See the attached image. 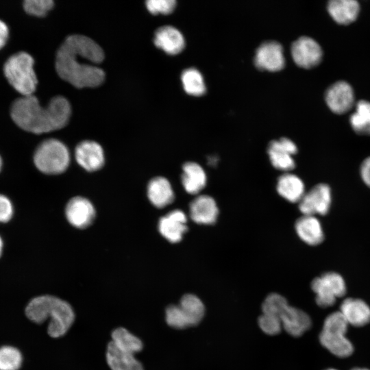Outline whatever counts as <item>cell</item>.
<instances>
[{
  "mask_svg": "<svg viewBox=\"0 0 370 370\" xmlns=\"http://www.w3.org/2000/svg\"><path fill=\"white\" fill-rule=\"evenodd\" d=\"M158 230L168 241L175 243L180 242L187 231V217L181 210H174L160 218Z\"/></svg>",
  "mask_w": 370,
  "mask_h": 370,
  "instance_id": "cell-15",
  "label": "cell"
},
{
  "mask_svg": "<svg viewBox=\"0 0 370 370\" xmlns=\"http://www.w3.org/2000/svg\"><path fill=\"white\" fill-rule=\"evenodd\" d=\"M53 7L52 0H26L23 4L27 13L38 17L45 16Z\"/></svg>",
  "mask_w": 370,
  "mask_h": 370,
  "instance_id": "cell-33",
  "label": "cell"
},
{
  "mask_svg": "<svg viewBox=\"0 0 370 370\" xmlns=\"http://www.w3.org/2000/svg\"><path fill=\"white\" fill-rule=\"evenodd\" d=\"M298 204L303 215H325L331 207V188L327 184H318L306 192Z\"/></svg>",
  "mask_w": 370,
  "mask_h": 370,
  "instance_id": "cell-8",
  "label": "cell"
},
{
  "mask_svg": "<svg viewBox=\"0 0 370 370\" xmlns=\"http://www.w3.org/2000/svg\"><path fill=\"white\" fill-rule=\"evenodd\" d=\"M147 196L151 203L162 208L173 201L175 195L169 181L164 177H156L147 186Z\"/></svg>",
  "mask_w": 370,
  "mask_h": 370,
  "instance_id": "cell-23",
  "label": "cell"
},
{
  "mask_svg": "<svg viewBox=\"0 0 370 370\" xmlns=\"http://www.w3.org/2000/svg\"><path fill=\"white\" fill-rule=\"evenodd\" d=\"M178 305L186 316L191 326L198 324L204 317L205 306L195 295L186 294L183 295Z\"/></svg>",
  "mask_w": 370,
  "mask_h": 370,
  "instance_id": "cell-26",
  "label": "cell"
},
{
  "mask_svg": "<svg viewBox=\"0 0 370 370\" xmlns=\"http://www.w3.org/2000/svg\"><path fill=\"white\" fill-rule=\"evenodd\" d=\"M328 11L337 23L348 25L357 18L360 5L355 0H332L328 2Z\"/></svg>",
  "mask_w": 370,
  "mask_h": 370,
  "instance_id": "cell-24",
  "label": "cell"
},
{
  "mask_svg": "<svg viewBox=\"0 0 370 370\" xmlns=\"http://www.w3.org/2000/svg\"><path fill=\"white\" fill-rule=\"evenodd\" d=\"M325 370H338V369H334V368H328V369H326Z\"/></svg>",
  "mask_w": 370,
  "mask_h": 370,
  "instance_id": "cell-41",
  "label": "cell"
},
{
  "mask_svg": "<svg viewBox=\"0 0 370 370\" xmlns=\"http://www.w3.org/2000/svg\"><path fill=\"white\" fill-rule=\"evenodd\" d=\"M295 229L299 238L309 245H318L324 240L321 223L316 216L302 215L297 219Z\"/></svg>",
  "mask_w": 370,
  "mask_h": 370,
  "instance_id": "cell-19",
  "label": "cell"
},
{
  "mask_svg": "<svg viewBox=\"0 0 370 370\" xmlns=\"http://www.w3.org/2000/svg\"><path fill=\"white\" fill-rule=\"evenodd\" d=\"M71 108L69 101L57 96L47 106H41L34 95L18 98L12 105L10 114L21 129L34 133H47L64 127L69 122Z\"/></svg>",
  "mask_w": 370,
  "mask_h": 370,
  "instance_id": "cell-2",
  "label": "cell"
},
{
  "mask_svg": "<svg viewBox=\"0 0 370 370\" xmlns=\"http://www.w3.org/2000/svg\"><path fill=\"white\" fill-rule=\"evenodd\" d=\"M77 163L88 171L100 169L104 164V154L101 146L97 142L84 140L75 148Z\"/></svg>",
  "mask_w": 370,
  "mask_h": 370,
  "instance_id": "cell-17",
  "label": "cell"
},
{
  "mask_svg": "<svg viewBox=\"0 0 370 370\" xmlns=\"http://www.w3.org/2000/svg\"><path fill=\"white\" fill-rule=\"evenodd\" d=\"M145 3L148 11L155 15L170 14L176 6L175 0H149Z\"/></svg>",
  "mask_w": 370,
  "mask_h": 370,
  "instance_id": "cell-34",
  "label": "cell"
},
{
  "mask_svg": "<svg viewBox=\"0 0 370 370\" xmlns=\"http://www.w3.org/2000/svg\"><path fill=\"white\" fill-rule=\"evenodd\" d=\"M154 45L168 54L175 55L184 48L185 40L182 33L173 26L158 28L153 38Z\"/></svg>",
  "mask_w": 370,
  "mask_h": 370,
  "instance_id": "cell-20",
  "label": "cell"
},
{
  "mask_svg": "<svg viewBox=\"0 0 370 370\" xmlns=\"http://www.w3.org/2000/svg\"><path fill=\"white\" fill-rule=\"evenodd\" d=\"M103 59V49L93 40L71 35L57 52L56 69L62 79L77 88L97 87L104 81L105 73L95 64Z\"/></svg>",
  "mask_w": 370,
  "mask_h": 370,
  "instance_id": "cell-1",
  "label": "cell"
},
{
  "mask_svg": "<svg viewBox=\"0 0 370 370\" xmlns=\"http://www.w3.org/2000/svg\"><path fill=\"white\" fill-rule=\"evenodd\" d=\"M112 342L121 351L134 354L143 349L141 341L125 328H119L112 333Z\"/></svg>",
  "mask_w": 370,
  "mask_h": 370,
  "instance_id": "cell-28",
  "label": "cell"
},
{
  "mask_svg": "<svg viewBox=\"0 0 370 370\" xmlns=\"http://www.w3.org/2000/svg\"><path fill=\"white\" fill-rule=\"evenodd\" d=\"M8 37V28L6 24L0 20V49L5 45Z\"/></svg>",
  "mask_w": 370,
  "mask_h": 370,
  "instance_id": "cell-37",
  "label": "cell"
},
{
  "mask_svg": "<svg viewBox=\"0 0 370 370\" xmlns=\"http://www.w3.org/2000/svg\"><path fill=\"white\" fill-rule=\"evenodd\" d=\"M350 370H370V369L367 368L354 367Z\"/></svg>",
  "mask_w": 370,
  "mask_h": 370,
  "instance_id": "cell-39",
  "label": "cell"
},
{
  "mask_svg": "<svg viewBox=\"0 0 370 370\" xmlns=\"http://www.w3.org/2000/svg\"><path fill=\"white\" fill-rule=\"evenodd\" d=\"M181 80L184 90L189 95L200 96L206 90L201 73L195 68H188L183 71Z\"/></svg>",
  "mask_w": 370,
  "mask_h": 370,
  "instance_id": "cell-29",
  "label": "cell"
},
{
  "mask_svg": "<svg viewBox=\"0 0 370 370\" xmlns=\"http://www.w3.org/2000/svg\"><path fill=\"white\" fill-rule=\"evenodd\" d=\"M34 59L25 52L12 56L5 63L3 71L10 85L23 96L33 95L38 80Z\"/></svg>",
  "mask_w": 370,
  "mask_h": 370,
  "instance_id": "cell-5",
  "label": "cell"
},
{
  "mask_svg": "<svg viewBox=\"0 0 370 370\" xmlns=\"http://www.w3.org/2000/svg\"><path fill=\"white\" fill-rule=\"evenodd\" d=\"M349 324L339 311L334 312L324 320L319 341L335 356L347 358L354 352V346L345 334Z\"/></svg>",
  "mask_w": 370,
  "mask_h": 370,
  "instance_id": "cell-4",
  "label": "cell"
},
{
  "mask_svg": "<svg viewBox=\"0 0 370 370\" xmlns=\"http://www.w3.org/2000/svg\"><path fill=\"white\" fill-rule=\"evenodd\" d=\"M65 214L68 221L74 227L86 228L93 221L95 210L91 202L82 197H75L67 204Z\"/></svg>",
  "mask_w": 370,
  "mask_h": 370,
  "instance_id": "cell-14",
  "label": "cell"
},
{
  "mask_svg": "<svg viewBox=\"0 0 370 370\" xmlns=\"http://www.w3.org/2000/svg\"><path fill=\"white\" fill-rule=\"evenodd\" d=\"M1 167H2V160H1V158L0 156V171H1Z\"/></svg>",
  "mask_w": 370,
  "mask_h": 370,
  "instance_id": "cell-40",
  "label": "cell"
},
{
  "mask_svg": "<svg viewBox=\"0 0 370 370\" xmlns=\"http://www.w3.org/2000/svg\"><path fill=\"white\" fill-rule=\"evenodd\" d=\"M181 180L188 193L197 195L206 186L207 176L200 164L195 162H187L182 166Z\"/></svg>",
  "mask_w": 370,
  "mask_h": 370,
  "instance_id": "cell-22",
  "label": "cell"
},
{
  "mask_svg": "<svg viewBox=\"0 0 370 370\" xmlns=\"http://www.w3.org/2000/svg\"><path fill=\"white\" fill-rule=\"evenodd\" d=\"M282 328L290 335L298 337L308 330L312 325L310 316L304 311L290 306H284L278 314Z\"/></svg>",
  "mask_w": 370,
  "mask_h": 370,
  "instance_id": "cell-13",
  "label": "cell"
},
{
  "mask_svg": "<svg viewBox=\"0 0 370 370\" xmlns=\"http://www.w3.org/2000/svg\"><path fill=\"white\" fill-rule=\"evenodd\" d=\"M165 319L169 325L176 329H184L191 326L179 305H171L166 308Z\"/></svg>",
  "mask_w": 370,
  "mask_h": 370,
  "instance_id": "cell-31",
  "label": "cell"
},
{
  "mask_svg": "<svg viewBox=\"0 0 370 370\" xmlns=\"http://www.w3.org/2000/svg\"><path fill=\"white\" fill-rule=\"evenodd\" d=\"M25 313L31 321L36 323H42L49 317L47 331L53 338L65 334L75 319L71 305L51 295H42L32 299L25 308Z\"/></svg>",
  "mask_w": 370,
  "mask_h": 370,
  "instance_id": "cell-3",
  "label": "cell"
},
{
  "mask_svg": "<svg viewBox=\"0 0 370 370\" xmlns=\"http://www.w3.org/2000/svg\"><path fill=\"white\" fill-rule=\"evenodd\" d=\"M255 66L259 70L278 71L285 65L283 47L275 40H267L256 49L254 57Z\"/></svg>",
  "mask_w": 370,
  "mask_h": 370,
  "instance_id": "cell-11",
  "label": "cell"
},
{
  "mask_svg": "<svg viewBox=\"0 0 370 370\" xmlns=\"http://www.w3.org/2000/svg\"><path fill=\"white\" fill-rule=\"evenodd\" d=\"M22 363V355L15 347H0V370H18Z\"/></svg>",
  "mask_w": 370,
  "mask_h": 370,
  "instance_id": "cell-30",
  "label": "cell"
},
{
  "mask_svg": "<svg viewBox=\"0 0 370 370\" xmlns=\"http://www.w3.org/2000/svg\"><path fill=\"white\" fill-rule=\"evenodd\" d=\"M311 288L316 295V303L322 308L332 306L336 299L343 297L347 291L343 278L333 271L324 273L313 279Z\"/></svg>",
  "mask_w": 370,
  "mask_h": 370,
  "instance_id": "cell-7",
  "label": "cell"
},
{
  "mask_svg": "<svg viewBox=\"0 0 370 370\" xmlns=\"http://www.w3.org/2000/svg\"><path fill=\"white\" fill-rule=\"evenodd\" d=\"M297 147L288 138H281L269 143L267 153L271 164L277 169L288 172L295 166L293 156L297 153Z\"/></svg>",
  "mask_w": 370,
  "mask_h": 370,
  "instance_id": "cell-10",
  "label": "cell"
},
{
  "mask_svg": "<svg viewBox=\"0 0 370 370\" xmlns=\"http://www.w3.org/2000/svg\"><path fill=\"white\" fill-rule=\"evenodd\" d=\"M291 52L295 64L304 69L317 66L323 56L319 43L308 36H301L295 40L291 45Z\"/></svg>",
  "mask_w": 370,
  "mask_h": 370,
  "instance_id": "cell-9",
  "label": "cell"
},
{
  "mask_svg": "<svg viewBox=\"0 0 370 370\" xmlns=\"http://www.w3.org/2000/svg\"><path fill=\"white\" fill-rule=\"evenodd\" d=\"M339 312L349 325L362 327L370 322V307L360 299H345L341 304Z\"/></svg>",
  "mask_w": 370,
  "mask_h": 370,
  "instance_id": "cell-18",
  "label": "cell"
},
{
  "mask_svg": "<svg viewBox=\"0 0 370 370\" xmlns=\"http://www.w3.org/2000/svg\"><path fill=\"white\" fill-rule=\"evenodd\" d=\"M3 241L0 236V257L2 254V251H3Z\"/></svg>",
  "mask_w": 370,
  "mask_h": 370,
  "instance_id": "cell-38",
  "label": "cell"
},
{
  "mask_svg": "<svg viewBox=\"0 0 370 370\" xmlns=\"http://www.w3.org/2000/svg\"><path fill=\"white\" fill-rule=\"evenodd\" d=\"M360 174L362 182L370 188V156L366 158L361 163Z\"/></svg>",
  "mask_w": 370,
  "mask_h": 370,
  "instance_id": "cell-36",
  "label": "cell"
},
{
  "mask_svg": "<svg viewBox=\"0 0 370 370\" xmlns=\"http://www.w3.org/2000/svg\"><path fill=\"white\" fill-rule=\"evenodd\" d=\"M189 214L190 219L197 224L211 225L217 219L219 208L211 196L200 195L190 203Z\"/></svg>",
  "mask_w": 370,
  "mask_h": 370,
  "instance_id": "cell-16",
  "label": "cell"
},
{
  "mask_svg": "<svg viewBox=\"0 0 370 370\" xmlns=\"http://www.w3.org/2000/svg\"><path fill=\"white\" fill-rule=\"evenodd\" d=\"M354 131L360 135H370V102L360 100L356 104V111L349 118Z\"/></svg>",
  "mask_w": 370,
  "mask_h": 370,
  "instance_id": "cell-27",
  "label": "cell"
},
{
  "mask_svg": "<svg viewBox=\"0 0 370 370\" xmlns=\"http://www.w3.org/2000/svg\"><path fill=\"white\" fill-rule=\"evenodd\" d=\"M276 189L282 197L291 203H299L306 193L302 180L289 172H285L278 178Z\"/></svg>",
  "mask_w": 370,
  "mask_h": 370,
  "instance_id": "cell-21",
  "label": "cell"
},
{
  "mask_svg": "<svg viewBox=\"0 0 370 370\" xmlns=\"http://www.w3.org/2000/svg\"><path fill=\"white\" fill-rule=\"evenodd\" d=\"M261 330L268 335H275L280 332L282 325L280 319L272 314L262 313L258 319Z\"/></svg>",
  "mask_w": 370,
  "mask_h": 370,
  "instance_id": "cell-32",
  "label": "cell"
},
{
  "mask_svg": "<svg viewBox=\"0 0 370 370\" xmlns=\"http://www.w3.org/2000/svg\"><path fill=\"white\" fill-rule=\"evenodd\" d=\"M13 215V206L10 200L0 194V223L8 222Z\"/></svg>",
  "mask_w": 370,
  "mask_h": 370,
  "instance_id": "cell-35",
  "label": "cell"
},
{
  "mask_svg": "<svg viewBox=\"0 0 370 370\" xmlns=\"http://www.w3.org/2000/svg\"><path fill=\"white\" fill-rule=\"evenodd\" d=\"M106 360L112 370H143L134 354L121 351L112 341L107 347Z\"/></svg>",
  "mask_w": 370,
  "mask_h": 370,
  "instance_id": "cell-25",
  "label": "cell"
},
{
  "mask_svg": "<svg viewBox=\"0 0 370 370\" xmlns=\"http://www.w3.org/2000/svg\"><path fill=\"white\" fill-rule=\"evenodd\" d=\"M34 162L36 168L45 174H59L66 170L70 162L67 147L56 139H48L37 147Z\"/></svg>",
  "mask_w": 370,
  "mask_h": 370,
  "instance_id": "cell-6",
  "label": "cell"
},
{
  "mask_svg": "<svg viewBox=\"0 0 370 370\" xmlns=\"http://www.w3.org/2000/svg\"><path fill=\"white\" fill-rule=\"evenodd\" d=\"M325 99L331 111L343 114L349 111L354 103V90L347 82L338 81L327 89Z\"/></svg>",
  "mask_w": 370,
  "mask_h": 370,
  "instance_id": "cell-12",
  "label": "cell"
}]
</instances>
